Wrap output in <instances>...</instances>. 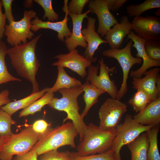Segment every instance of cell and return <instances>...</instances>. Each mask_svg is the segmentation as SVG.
Segmentation results:
<instances>
[{"label":"cell","mask_w":160,"mask_h":160,"mask_svg":"<svg viewBox=\"0 0 160 160\" xmlns=\"http://www.w3.org/2000/svg\"><path fill=\"white\" fill-rule=\"evenodd\" d=\"M41 35H39L25 44L12 47L7 50V54L17 74L31 83L32 93L39 91L36 75L40 64L36 56L35 50Z\"/></svg>","instance_id":"6da1fadb"},{"label":"cell","mask_w":160,"mask_h":160,"mask_svg":"<svg viewBox=\"0 0 160 160\" xmlns=\"http://www.w3.org/2000/svg\"><path fill=\"white\" fill-rule=\"evenodd\" d=\"M78 135L72 122H68L54 128L50 127L30 151L35 152L39 156L65 145L75 148L74 140Z\"/></svg>","instance_id":"7a4b0ae2"},{"label":"cell","mask_w":160,"mask_h":160,"mask_svg":"<svg viewBox=\"0 0 160 160\" xmlns=\"http://www.w3.org/2000/svg\"><path fill=\"white\" fill-rule=\"evenodd\" d=\"M58 92L61 94L62 97L60 98L54 97L48 105L52 109L66 113L67 117L63 120V124L68 120L72 121L79 133L81 142L87 126L79 112L77 99L83 92L81 86L69 89H61Z\"/></svg>","instance_id":"3957f363"},{"label":"cell","mask_w":160,"mask_h":160,"mask_svg":"<svg viewBox=\"0 0 160 160\" xmlns=\"http://www.w3.org/2000/svg\"><path fill=\"white\" fill-rule=\"evenodd\" d=\"M116 130L104 131L93 123L87 125L83 139L77 147V155L84 156L99 154L111 149Z\"/></svg>","instance_id":"277c9868"},{"label":"cell","mask_w":160,"mask_h":160,"mask_svg":"<svg viewBox=\"0 0 160 160\" xmlns=\"http://www.w3.org/2000/svg\"><path fill=\"white\" fill-rule=\"evenodd\" d=\"M43 136L35 132L32 126L26 127L18 134L13 133L0 151V160H11L14 155L28 152Z\"/></svg>","instance_id":"5b68a950"},{"label":"cell","mask_w":160,"mask_h":160,"mask_svg":"<svg viewBox=\"0 0 160 160\" xmlns=\"http://www.w3.org/2000/svg\"><path fill=\"white\" fill-rule=\"evenodd\" d=\"M153 127L139 124L131 115L127 114L124 122L119 124L116 128V136L111 147L117 160H121L120 151L123 146L132 141Z\"/></svg>","instance_id":"8992f818"},{"label":"cell","mask_w":160,"mask_h":160,"mask_svg":"<svg viewBox=\"0 0 160 160\" xmlns=\"http://www.w3.org/2000/svg\"><path fill=\"white\" fill-rule=\"evenodd\" d=\"M133 42L130 39L126 46L121 49H109L103 51L104 57L114 58L118 62L123 72V80L116 99L120 100L127 93V80L131 68L136 64H140L143 62L142 59L135 57L132 55V48Z\"/></svg>","instance_id":"52a82bcc"},{"label":"cell","mask_w":160,"mask_h":160,"mask_svg":"<svg viewBox=\"0 0 160 160\" xmlns=\"http://www.w3.org/2000/svg\"><path fill=\"white\" fill-rule=\"evenodd\" d=\"M37 13L34 10H25L23 18L18 21H13L6 25L4 35L8 43L12 47L27 43V39H31L34 34L31 30V22Z\"/></svg>","instance_id":"ba28073f"},{"label":"cell","mask_w":160,"mask_h":160,"mask_svg":"<svg viewBox=\"0 0 160 160\" xmlns=\"http://www.w3.org/2000/svg\"><path fill=\"white\" fill-rule=\"evenodd\" d=\"M127 105L120 100L111 97L106 99L99 110V128L106 131L115 130L127 111Z\"/></svg>","instance_id":"9c48e42d"},{"label":"cell","mask_w":160,"mask_h":160,"mask_svg":"<svg viewBox=\"0 0 160 160\" xmlns=\"http://www.w3.org/2000/svg\"><path fill=\"white\" fill-rule=\"evenodd\" d=\"M100 73L97 74L98 65H91L88 67L86 81L97 88L107 92L111 98L116 99L118 90L114 81L110 79L109 73L113 72L116 69L115 66L108 67L105 63L103 58L99 60Z\"/></svg>","instance_id":"30bf717a"},{"label":"cell","mask_w":160,"mask_h":160,"mask_svg":"<svg viewBox=\"0 0 160 160\" xmlns=\"http://www.w3.org/2000/svg\"><path fill=\"white\" fill-rule=\"evenodd\" d=\"M131 29L138 36L147 40L160 41V19L152 16L135 17Z\"/></svg>","instance_id":"8fae6325"},{"label":"cell","mask_w":160,"mask_h":160,"mask_svg":"<svg viewBox=\"0 0 160 160\" xmlns=\"http://www.w3.org/2000/svg\"><path fill=\"white\" fill-rule=\"evenodd\" d=\"M54 58L58 60L52 64V65L68 68L82 78L86 76V68L90 66L92 63L84 55L80 54L76 49L67 54H59Z\"/></svg>","instance_id":"7c38bea8"},{"label":"cell","mask_w":160,"mask_h":160,"mask_svg":"<svg viewBox=\"0 0 160 160\" xmlns=\"http://www.w3.org/2000/svg\"><path fill=\"white\" fill-rule=\"evenodd\" d=\"M90 13L96 15L98 20L97 32L103 37L118 22L109 10L105 0H91L88 2Z\"/></svg>","instance_id":"4fadbf2b"},{"label":"cell","mask_w":160,"mask_h":160,"mask_svg":"<svg viewBox=\"0 0 160 160\" xmlns=\"http://www.w3.org/2000/svg\"><path fill=\"white\" fill-rule=\"evenodd\" d=\"M131 39L133 42L132 47L135 48L137 52L136 55L137 57L142 60L143 64L138 69L131 71L130 76L133 78H140L148 69L153 67L160 66V60H154L151 59L147 54L144 45L147 40L137 36L132 31L127 35V40Z\"/></svg>","instance_id":"5bb4252c"},{"label":"cell","mask_w":160,"mask_h":160,"mask_svg":"<svg viewBox=\"0 0 160 160\" xmlns=\"http://www.w3.org/2000/svg\"><path fill=\"white\" fill-rule=\"evenodd\" d=\"M160 71L159 68H155L146 71L143 78H133V88L144 91L151 97L152 100L160 97Z\"/></svg>","instance_id":"9a60e30c"},{"label":"cell","mask_w":160,"mask_h":160,"mask_svg":"<svg viewBox=\"0 0 160 160\" xmlns=\"http://www.w3.org/2000/svg\"><path fill=\"white\" fill-rule=\"evenodd\" d=\"M68 1L65 0L64 1V6L62 10L65 13V15L63 20L56 22L43 21L37 16L31 21V30L35 32L40 29H49L55 31L57 33L58 39L61 41H64L65 39L69 37L71 34L67 25L69 19L67 9Z\"/></svg>","instance_id":"2e32d148"},{"label":"cell","mask_w":160,"mask_h":160,"mask_svg":"<svg viewBox=\"0 0 160 160\" xmlns=\"http://www.w3.org/2000/svg\"><path fill=\"white\" fill-rule=\"evenodd\" d=\"M87 27L82 29V34L87 46L84 52V56L92 63L96 62L97 59L93 55L99 46L103 43L107 44L103 39L95 31L96 19L91 17L87 18Z\"/></svg>","instance_id":"e0dca14e"},{"label":"cell","mask_w":160,"mask_h":160,"mask_svg":"<svg viewBox=\"0 0 160 160\" xmlns=\"http://www.w3.org/2000/svg\"><path fill=\"white\" fill-rule=\"evenodd\" d=\"M89 13V9L85 12L79 15L68 13L72 19L73 30L71 36L65 39L64 42L69 52L76 49L78 46L86 48L87 45L82 35V26L84 19L86 18H88L87 15Z\"/></svg>","instance_id":"ac0fdd59"},{"label":"cell","mask_w":160,"mask_h":160,"mask_svg":"<svg viewBox=\"0 0 160 160\" xmlns=\"http://www.w3.org/2000/svg\"><path fill=\"white\" fill-rule=\"evenodd\" d=\"M131 23L127 15H123L120 22L113 26L107 33L105 40L111 49H119L122 44L124 38L131 30Z\"/></svg>","instance_id":"d6986e66"},{"label":"cell","mask_w":160,"mask_h":160,"mask_svg":"<svg viewBox=\"0 0 160 160\" xmlns=\"http://www.w3.org/2000/svg\"><path fill=\"white\" fill-rule=\"evenodd\" d=\"M132 117L137 122L143 125H160V96L152 100L143 110Z\"/></svg>","instance_id":"ffe728a7"},{"label":"cell","mask_w":160,"mask_h":160,"mask_svg":"<svg viewBox=\"0 0 160 160\" xmlns=\"http://www.w3.org/2000/svg\"><path fill=\"white\" fill-rule=\"evenodd\" d=\"M49 87H46L38 92L31 93L29 96L19 100L10 102L0 108L12 116L20 109L27 108L47 92Z\"/></svg>","instance_id":"44dd1931"},{"label":"cell","mask_w":160,"mask_h":160,"mask_svg":"<svg viewBox=\"0 0 160 160\" xmlns=\"http://www.w3.org/2000/svg\"><path fill=\"white\" fill-rule=\"evenodd\" d=\"M127 145L131 153V160H147L149 140L145 132Z\"/></svg>","instance_id":"7402d4cb"},{"label":"cell","mask_w":160,"mask_h":160,"mask_svg":"<svg viewBox=\"0 0 160 160\" xmlns=\"http://www.w3.org/2000/svg\"><path fill=\"white\" fill-rule=\"evenodd\" d=\"M81 87L84 92L83 98L85 105L83 112L80 114L81 118L83 119L91 108L98 102V97L105 92L91 85L87 81L82 84Z\"/></svg>","instance_id":"603a6c76"},{"label":"cell","mask_w":160,"mask_h":160,"mask_svg":"<svg viewBox=\"0 0 160 160\" xmlns=\"http://www.w3.org/2000/svg\"><path fill=\"white\" fill-rule=\"evenodd\" d=\"M57 70L58 75L55 82L52 87L49 88L48 91L54 93L61 89H69L81 86V81L69 76L64 68L57 67Z\"/></svg>","instance_id":"cb8c5ba5"},{"label":"cell","mask_w":160,"mask_h":160,"mask_svg":"<svg viewBox=\"0 0 160 160\" xmlns=\"http://www.w3.org/2000/svg\"><path fill=\"white\" fill-rule=\"evenodd\" d=\"M160 125L152 127L145 132L148 138L147 160H160L158 145V135Z\"/></svg>","instance_id":"d4e9b609"},{"label":"cell","mask_w":160,"mask_h":160,"mask_svg":"<svg viewBox=\"0 0 160 160\" xmlns=\"http://www.w3.org/2000/svg\"><path fill=\"white\" fill-rule=\"evenodd\" d=\"M8 49L5 43L0 40V85L12 81H21V79L12 76L8 70L5 62Z\"/></svg>","instance_id":"484cf974"},{"label":"cell","mask_w":160,"mask_h":160,"mask_svg":"<svg viewBox=\"0 0 160 160\" xmlns=\"http://www.w3.org/2000/svg\"><path fill=\"white\" fill-rule=\"evenodd\" d=\"M160 8V0H146L137 5L132 4L127 6L126 12L131 17H137L149 9Z\"/></svg>","instance_id":"4316f807"},{"label":"cell","mask_w":160,"mask_h":160,"mask_svg":"<svg viewBox=\"0 0 160 160\" xmlns=\"http://www.w3.org/2000/svg\"><path fill=\"white\" fill-rule=\"evenodd\" d=\"M54 93L47 92L41 97L37 100L27 108L23 109L19 113V117L33 115L41 111L42 108L48 105L54 97Z\"/></svg>","instance_id":"83f0119b"},{"label":"cell","mask_w":160,"mask_h":160,"mask_svg":"<svg viewBox=\"0 0 160 160\" xmlns=\"http://www.w3.org/2000/svg\"><path fill=\"white\" fill-rule=\"evenodd\" d=\"M152 100L151 97L147 93L141 89L137 90L128 102L136 113L143 110Z\"/></svg>","instance_id":"f1b7e54d"},{"label":"cell","mask_w":160,"mask_h":160,"mask_svg":"<svg viewBox=\"0 0 160 160\" xmlns=\"http://www.w3.org/2000/svg\"><path fill=\"white\" fill-rule=\"evenodd\" d=\"M11 116L0 108V136H10L13 134L11 126L16 122Z\"/></svg>","instance_id":"f546056e"},{"label":"cell","mask_w":160,"mask_h":160,"mask_svg":"<svg viewBox=\"0 0 160 160\" xmlns=\"http://www.w3.org/2000/svg\"><path fill=\"white\" fill-rule=\"evenodd\" d=\"M74 153L69 151L60 152L55 149L40 155L38 160H73Z\"/></svg>","instance_id":"4dcf8cb0"},{"label":"cell","mask_w":160,"mask_h":160,"mask_svg":"<svg viewBox=\"0 0 160 160\" xmlns=\"http://www.w3.org/2000/svg\"><path fill=\"white\" fill-rule=\"evenodd\" d=\"M33 1L39 4L43 8L44 14L43 17V20L47 18L48 21L54 22L57 21L59 18L58 15L56 13L52 7L51 0H34Z\"/></svg>","instance_id":"1f68e13d"},{"label":"cell","mask_w":160,"mask_h":160,"mask_svg":"<svg viewBox=\"0 0 160 160\" xmlns=\"http://www.w3.org/2000/svg\"><path fill=\"white\" fill-rule=\"evenodd\" d=\"M73 160H117L114 152L110 149L102 153L84 156L77 155L74 152Z\"/></svg>","instance_id":"d6a6232c"},{"label":"cell","mask_w":160,"mask_h":160,"mask_svg":"<svg viewBox=\"0 0 160 160\" xmlns=\"http://www.w3.org/2000/svg\"><path fill=\"white\" fill-rule=\"evenodd\" d=\"M144 47L148 57L154 60H160V41L148 40Z\"/></svg>","instance_id":"836d02e7"},{"label":"cell","mask_w":160,"mask_h":160,"mask_svg":"<svg viewBox=\"0 0 160 160\" xmlns=\"http://www.w3.org/2000/svg\"><path fill=\"white\" fill-rule=\"evenodd\" d=\"M89 0H71L67 6L68 13L76 15L82 14L84 8Z\"/></svg>","instance_id":"e575fe53"},{"label":"cell","mask_w":160,"mask_h":160,"mask_svg":"<svg viewBox=\"0 0 160 160\" xmlns=\"http://www.w3.org/2000/svg\"><path fill=\"white\" fill-rule=\"evenodd\" d=\"M51 126L50 123L48 124L45 120L41 119L36 121L32 126L35 132L43 136Z\"/></svg>","instance_id":"d590c367"},{"label":"cell","mask_w":160,"mask_h":160,"mask_svg":"<svg viewBox=\"0 0 160 160\" xmlns=\"http://www.w3.org/2000/svg\"><path fill=\"white\" fill-rule=\"evenodd\" d=\"M13 1V0H1L2 5L5 10L4 14L9 23L15 21L12 9V5Z\"/></svg>","instance_id":"8d00e7d4"},{"label":"cell","mask_w":160,"mask_h":160,"mask_svg":"<svg viewBox=\"0 0 160 160\" xmlns=\"http://www.w3.org/2000/svg\"><path fill=\"white\" fill-rule=\"evenodd\" d=\"M109 10L117 11L127 1V0H105Z\"/></svg>","instance_id":"74e56055"},{"label":"cell","mask_w":160,"mask_h":160,"mask_svg":"<svg viewBox=\"0 0 160 160\" xmlns=\"http://www.w3.org/2000/svg\"><path fill=\"white\" fill-rule=\"evenodd\" d=\"M38 156L35 152L30 151L23 154L16 155L11 160H38Z\"/></svg>","instance_id":"f35d334b"},{"label":"cell","mask_w":160,"mask_h":160,"mask_svg":"<svg viewBox=\"0 0 160 160\" xmlns=\"http://www.w3.org/2000/svg\"><path fill=\"white\" fill-rule=\"evenodd\" d=\"M2 6L1 0H0V40H2L4 35L7 19L4 14L3 13L2 11Z\"/></svg>","instance_id":"ab89813d"},{"label":"cell","mask_w":160,"mask_h":160,"mask_svg":"<svg viewBox=\"0 0 160 160\" xmlns=\"http://www.w3.org/2000/svg\"><path fill=\"white\" fill-rule=\"evenodd\" d=\"M10 102L9 92L8 90L4 89L0 92V108Z\"/></svg>","instance_id":"60d3db41"},{"label":"cell","mask_w":160,"mask_h":160,"mask_svg":"<svg viewBox=\"0 0 160 160\" xmlns=\"http://www.w3.org/2000/svg\"><path fill=\"white\" fill-rule=\"evenodd\" d=\"M10 136H0V151L1 150L4 143L9 139Z\"/></svg>","instance_id":"b9f144b4"},{"label":"cell","mask_w":160,"mask_h":160,"mask_svg":"<svg viewBox=\"0 0 160 160\" xmlns=\"http://www.w3.org/2000/svg\"><path fill=\"white\" fill-rule=\"evenodd\" d=\"M33 1L32 0H25L24 1V6L26 8H30L33 5Z\"/></svg>","instance_id":"7bdbcfd3"},{"label":"cell","mask_w":160,"mask_h":160,"mask_svg":"<svg viewBox=\"0 0 160 160\" xmlns=\"http://www.w3.org/2000/svg\"><path fill=\"white\" fill-rule=\"evenodd\" d=\"M155 14L157 16H160V9L158 8L157 11L156 12Z\"/></svg>","instance_id":"ee69618b"}]
</instances>
